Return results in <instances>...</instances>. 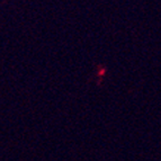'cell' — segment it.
I'll list each match as a JSON object with an SVG mask.
<instances>
[]
</instances>
